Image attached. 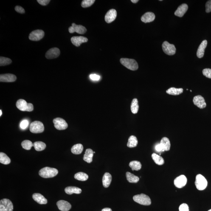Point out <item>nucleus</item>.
Masks as SVG:
<instances>
[{
    "mask_svg": "<svg viewBox=\"0 0 211 211\" xmlns=\"http://www.w3.org/2000/svg\"><path fill=\"white\" fill-rule=\"evenodd\" d=\"M159 144L162 146L164 151L170 150V143L169 140L168 138L165 137L163 138Z\"/></svg>",
    "mask_w": 211,
    "mask_h": 211,
    "instance_id": "nucleus-26",
    "label": "nucleus"
},
{
    "mask_svg": "<svg viewBox=\"0 0 211 211\" xmlns=\"http://www.w3.org/2000/svg\"><path fill=\"white\" fill-rule=\"evenodd\" d=\"M129 166L131 168L132 170L138 171L142 168V164L139 161H133L130 163Z\"/></svg>",
    "mask_w": 211,
    "mask_h": 211,
    "instance_id": "nucleus-34",
    "label": "nucleus"
},
{
    "mask_svg": "<svg viewBox=\"0 0 211 211\" xmlns=\"http://www.w3.org/2000/svg\"><path fill=\"white\" fill-rule=\"evenodd\" d=\"M133 199L136 202L143 205L149 206L151 204L150 197L145 194H142L135 195L133 197Z\"/></svg>",
    "mask_w": 211,
    "mask_h": 211,
    "instance_id": "nucleus-3",
    "label": "nucleus"
},
{
    "mask_svg": "<svg viewBox=\"0 0 211 211\" xmlns=\"http://www.w3.org/2000/svg\"><path fill=\"white\" fill-rule=\"evenodd\" d=\"M53 122L55 128L59 130H65L68 128L67 123L66 120L61 118H56L54 119Z\"/></svg>",
    "mask_w": 211,
    "mask_h": 211,
    "instance_id": "nucleus-9",
    "label": "nucleus"
},
{
    "mask_svg": "<svg viewBox=\"0 0 211 211\" xmlns=\"http://www.w3.org/2000/svg\"><path fill=\"white\" fill-rule=\"evenodd\" d=\"M44 32L43 30L37 29L31 32L29 38L32 41H37L41 40L44 37Z\"/></svg>",
    "mask_w": 211,
    "mask_h": 211,
    "instance_id": "nucleus-10",
    "label": "nucleus"
},
{
    "mask_svg": "<svg viewBox=\"0 0 211 211\" xmlns=\"http://www.w3.org/2000/svg\"><path fill=\"white\" fill-rule=\"evenodd\" d=\"M163 50L167 55L172 56L176 53V49L174 45L171 44L168 42L165 41L162 45Z\"/></svg>",
    "mask_w": 211,
    "mask_h": 211,
    "instance_id": "nucleus-7",
    "label": "nucleus"
},
{
    "mask_svg": "<svg viewBox=\"0 0 211 211\" xmlns=\"http://www.w3.org/2000/svg\"><path fill=\"white\" fill-rule=\"evenodd\" d=\"M37 1L40 5L46 6L51 1L50 0H37Z\"/></svg>",
    "mask_w": 211,
    "mask_h": 211,
    "instance_id": "nucleus-46",
    "label": "nucleus"
},
{
    "mask_svg": "<svg viewBox=\"0 0 211 211\" xmlns=\"http://www.w3.org/2000/svg\"><path fill=\"white\" fill-rule=\"evenodd\" d=\"M58 170L56 169L49 167H45L42 169L39 172V174L42 177L45 178L54 177L58 174Z\"/></svg>",
    "mask_w": 211,
    "mask_h": 211,
    "instance_id": "nucleus-1",
    "label": "nucleus"
},
{
    "mask_svg": "<svg viewBox=\"0 0 211 211\" xmlns=\"http://www.w3.org/2000/svg\"><path fill=\"white\" fill-rule=\"evenodd\" d=\"M57 205L58 209L61 211H69L72 207L70 203L64 200H60L57 202Z\"/></svg>",
    "mask_w": 211,
    "mask_h": 211,
    "instance_id": "nucleus-16",
    "label": "nucleus"
},
{
    "mask_svg": "<svg viewBox=\"0 0 211 211\" xmlns=\"http://www.w3.org/2000/svg\"><path fill=\"white\" fill-rule=\"evenodd\" d=\"M21 145L25 150H29L33 146V144L30 140H25L22 142Z\"/></svg>",
    "mask_w": 211,
    "mask_h": 211,
    "instance_id": "nucleus-37",
    "label": "nucleus"
},
{
    "mask_svg": "<svg viewBox=\"0 0 211 211\" xmlns=\"http://www.w3.org/2000/svg\"><path fill=\"white\" fill-rule=\"evenodd\" d=\"M94 154V151L92 150L91 149H87L84 155L83 160L88 163H91L92 162Z\"/></svg>",
    "mask_w": 211,
    "mask_h": 211,
    "instance_id": "nucleus-23",
    "label": "nucleus"
},
{
    "mask_svg": "<svg viewBox=\"0 0 211 211\" xmlns=\"http://www.w3.org/2000/svg\"><path fill=\"white\" fill-rule=\"evenodd\" d=\"M194 104L200 109H203L206 107V104L204 99L202 96L200 95L195 96L194 97Z\"/></svg>",
    "mask_w": 211,
    "mask_h": 211,
    "instance_id": "nucleus-13",
    "label": "nucleus"
},
{
    "mask_svg": "<svg viewBox=\"0 0 211 211\" xmlns=\"http://www.w3.org/2000/svg\"><path fill=\"white\" fill-rule=\"evenodd\" d=\"M139 1V0H131V2L133 3H136Z\"/></svg>",
    "mask_w": 211,
    "mask_h": 211,
    "instance_id": "nucleus-49",
    "label": "nucleus"
},
{
    "mask_svg": "<svg viewBox=\"0 0 211 211\" xmlns=\"http://www.w3.org/2000/svg\"><path fill=\"white\" fill-rule=\"evenodd\" d=\"M188 9V6L186 4H183L179 6L177 10L175 12L174 14L176 16L182 17L184 14L187 12Z\"/></svg>",
    "mask_w": 211,
    "mask_h": 211,
    "instance_id": "nucleus-19",
    "label": "nucleus"
},
{
    "mask_svg": "<svg viewBox=\"0 0 211 211\" xmlns=\"http://www.w3.org/2000/svg\"><path fill=\"white\" fill-rule=\"evenodd\" d=\"M0 113H1V114H0V116H1V115H2V110H0Z\"/></svg>",
    "mask_w": 211,
    "mask_h": 211,
    "instance_id": "nucleus-50",
    "label": "nucleus"
},
{
    "mask_svg": "<svg viewBox=\"0 0 211 211\" xmlns=\"http://www.w3.org/2000/svg\"><path fill=\"white\" fill-rule=\"evenodd\" d=\"M90 78L93 81H98L100 80V76L96 74H91L90 75Z\"/></svg>",
    "mask_w": 211,
    "mask_h": 211,
    "instance_id": "nucleus-45",
    "label": "nucleus"
},
{
    "mask_svg": "<svg viewBox=\"0 0 211 211\" xmlns=\"http://www.w3.org/2000/svg\"><path fill=\"white\" fill-rule=\"evenodd\" d=\"M112 180V176L109 173L105 174L102 178V184L104 187L108 188L109 187Z\"/></svg>",
    "mask_w": 211,
    "mask_h": 211,
    "instance_id": "nucleus-24",
    "label": "nucleus"
},
{
    "mask_svg": "<svg viewBox=\"0 0 211 211\" xmlns=\"http://www.w3.org/2000/svg\"><path fill=\"white\" fill-rule=\"evenodd\" d=\"M32 198L36 202L39 204H46L47 203L46 199L39 193L34 194L32 195Z\"/></svg>",
    "mask_w": 211,
    "mask_h": 211,
    "instance_id": "nucleus-22",
    "label": "nucleus"
},
{
    "mask_svg": "<svg viewBox=\"0 0 211 211\" xmlns=\"http://www.w3.org/2000/svg\"><path fill=\"white\" fill-rule=\"evenodd\" d=\"M155 149L158 152H164V150L160 144H158L155 147Z\"/></svg>",
    "mask_w": 211,
    "mask_h": 211,
    "instance_id": "nucleus-47",
    "label": "nucleus"
},
{
    "mask_svg": "<svg viewBox=\"0 0 211 211\" xmlns=\"http://www.w3.org/2000/svg\"><path fill=\"white\" fill-rule=\"evenodd\" d=\"M138 143L137 138L135 136L132 135L129 138L127 146L130 148H133L136 147Z\"/></svg>",
    "mask_w": 211,
    "mask_h": 211,
    "instance_id": "nucleus-29",
    "label": "nucleus"
},
{
    "mask_svg": "<svg viewBox=\"0 0 211 211\" xmlns=\"http://www.w3.org/2000/svg\"><path fill=\"white\" fill-rule=\"evenodd\" d=\"M95 2V0H84L81 3L82 7H91Z\"/></svg>",
    "mask_w": 211,
    "mask_h": 211,
    "instance_id": "nucleus-39",
    "label": "nucleus"
},
{
    "mask_svg": "<svg viewBox=\"0 0 211 211\" xmlns=\"http://www.w3.org/2000/svg\"><path fill=\"white\" fill-rule=\"evenodd\" d=\"M86 29L84 26L82 25H77L75 23H72V26L70 27L69 31L70 33H73L74 32L80 34H83L86 32Z\"/></svg>",
    "mask_w": 211,
    "mask_h": 211,
    "instance_id": "nucleus-11",
    "label": "nucleus"
},
{
    "mask_svg": "<svg viewBox=\"0 0 211 211\" xmlns=\"http://www.w3.org/2000/svg\"><path fill=\"white\" fill-rule=\"evenodd\" d=\"M187 178L184 175H181L177 177L174 180V185L178 188H182L187 184Z\"/></svg>",
    "mask_w": 211,
    "mask_h": 211,
    "instance_id": "nucleus-14",
    "label": "nucleus"
},
{
    "mask_svg": "<svg viewBox=\"0 0 211 211\" xmlns=\"http://www.w3.org/2000/svg\"><path fill=\"white\" fill-rule=\"evenodd\" d=\"M126 177L127 180L131 183H136L139 180V177L135 176L130 172H127L126 173Z\"/></svg>",
    "mask_w": 211,
    "mask_h": 211,
    "instance_id": "nucleus-32",
    "label": "nucleus"
},
{
    "mask_svg": "<svg viewBox=\"0 0 211 211\" xmlns=\"http://www.w3.org/2000/svg\"><path fill=\"white\" fill-rule=\"evenodd\" d=\"M120 62L123 66L130 70L136 71L139 68L137 62L134 59L122 58L120 60Z\"/></svg>",
    "mask_w": 211,
    "mask_h": 211,
    "instance_id": "nucleus-2",
    "label": "nucleus"
},
{
    "mask_svg": "<svg viewBox=\"0 0 211 211\" xmlns=\"http://www.w3.org/2000/svg\"><path fill=\"white\" fill-rule=\"evenodd\" d=\"M179 211H189L188 205L185 203L181 204L179 207Z\"/></svg>",
    "mask_w": 211,
    "mask_h": 211,
    "instance_id": "nucleus-42",
    "label": "nucleus"
},
{
    "mask_svg": "<svg viewBox=\"0 0 211 211\" xmlns=\"http://www.w3.org/2000/svg\"><path fill=\"white\" fill-rule=\"evenodd\" d=\"M60 53V49L58 48H51L47 52L46 54V58L48 59L57 58L59 56Z\"/></svg>",
    "mask_w": 211,
    "mask_h": 211,
    "instance_id": "nucleus-12",
    "label": "nucleus"
},
{
    "mask_svg": "<svg viewBox=\"0 0 211 211\" xmlns=\"http://www.w3.org/2000/svg\"><path fill=\"white\" fill-rule=\"evenodd\" d=\"M74 178L79 181H85L88 179V176L86 174L83 172H79L74 175Z\"/></svg>",
    "mask_w": 211,
    "mask_h": 211,
    "instance_id": "nucleus-36",
    "label": "nucleus"
},
{
    "mask_svg": "<svg viewBox=\"0 0 211 211\" xmlns=\"http://www.w3.org/2000/svg\"><path fill=\"white\" fill-rule=\"evenodd\" d=\"M101 211H112V209L110 208H106L102 209Z\"/></svg>",
    "mask_w": 211,
    "mask_h": 211,
    "instance_id": "nucleus-48",
    "label": "nucleus"
},
{
    "mask_svg": "<svg viewBox=\"0 0 211 211\" xmlns=\"http://www.w3.org/2000/svg\"><path fill=\"white\" fill-rule=\"evenodd\" d=\"M203 74L206 77L211 79V69H205L203 71Z\"/></svg>",
    "mask_w": 211,
    "mask_h": 211,
    "instance_id": "nucleus-40",
    "label": "nucleus"
},
{
    "mask_svg": "<svg viewBox=\"0 0 211 211\" xmlns=\"http://www.w3.org/2000/svg\"><path fill=\"white\" fill-rule=\"evenodd\" d=\"M211 211V209H209V211Z\"/></svg>",
    "mask_w": 211,
    "mask_h": 211,
    "instance_id": "nucleus-51",
    "label": "nucleus"
},
{
    "mask_svg": "<svg viewBox=\"0 0 211 211\" xmlns=\"http://www.w3.org/2000/svg\"><path fill=\"white\" fill-rule=\"evenodd\" d=\"M183 91H184V90L183 88L171 87L167 90L166 93L167 94L171 95L177 96L182 94Z\"/></svg>",
    "mask_w": 211,
    "mask_h": 211,
    "instance_id": "nucleus-28",
    "label": "nucleus"
},
{
    "mask_svg": "<svg viewBox=\"0 0 211 211\" xmlns=\"http://www.w3.org/2000/svg\"><path fill=\"white\" fill-rule=\"evenodd\" d=\"M33 147L37 151H40L44 150L46 148V144L42 142H36L34 143Z\"/></svg>",
    "mask_w": 211,
    "mask_h": 211,
    "instance_id": "nucleus-35",
    "label": "nucleus"
},
{
    "mask_svg": "<svg viewBox=\"0 0 211 211\" xmlns=\"http://www.w3.org/2000/svg\"><path fill=\"white\" fill-rule=\"evenodd\" d=\"M71 41L74 46L79 47L81 43L87 42L88 39L86 37L82 36L74 37L71 38Z\"/></svg>",
    "mask_w": 211,
    "mask_h": 211,
    "instance_id": "nucleus-18",
    "label": "nucleus"
},
{
    "mask_svg": "<svg viewBox=\"0 0 211 211\" xmlns=\"http://www.w3.org/2000/svg\"><path fill=\"white\" fill-rule=\"evenodd\" d=\"M155 15L153 12H148L143 15L141 18V21L145 23L151 22L154 21Z\"/></svg>",
    "mask_w": 211,
    "mask_h": 211,
    "instance_id": "nucleus-21",
    "label": "nucleus"
},
{
    "mask_svg": "<svg viewBox=\"0 0 211 211\" xmlns=\"http://www.w3.org/2000/svg\"><path fill=\"white\" fill-rule=\"evenodd\" d=\"M195 184L198 190H204L207 187L208 182L204 176L201 174H199L196 176Z\"/></svg>",
    "mask_w": 211,
    "mask_h": 211,
    "instance_id": "nucleus-5",
    "label": "nucleus"
},
{
    "mask_svg": "<svg viewBox=\"0 0 211 211\" xmlns=\"http://www.w3.org/2000/svg\"><path fill=\"white\" fill-rule=\"evenodd\" d=\"M29 122L27 120H24L20 123V127L22 130L26 129L28 126Z\"/></svg>",
    "mask_w": 211,
    "mask_h": 211,
    "instance_id": "nucleus-41",
    "label": "nucleus"
},
{
    "mask_svg": "<svg viewBox=\"0 0 211 211\" xmlns=\"http://www.w3.org/2000/svg\"><path fill=\"white\" fill-rule=\"evenodd\" d=\"M12 62V60L10 58L1 56L0 57V66H6L10 64Z\"/></svg>",
    "mask_w": 211,
    "mask_h": 211,
    "instance_id": "nucleus-38",
    "label": "nucleus"
},
{
    "mask_svg": "<svg viewBox=\"0 0 211 211\" xmlns=\"http://www.w3.org/2000/svg\"><path fill=\"white\" fill-rule=\"evenodd\" d=\"M15 10L17 12L21 14L25 13V10L22 7L19 6H17L15 7Z\"/></svg>",
    "mask_w": 211,
    "mask_h": 211,
    "instance_id": "nucleus-44",
    "label": "nucleus"
},
{
    "mask_svg": "<svg viewBox=\"0 0 211 211\" xmlns=\"http://www.w3.org/2000/svg\"><path fill=\"white\" fill-rule=\"evenodd\" d=\"M29 130L31 132L34 133H42L44 130V125L41 122L35 121L31 124Z\"/></svg>",
    "mask_w": 211,
    "mask_h": 211,
    "instance_id": "nucleus-6",
    "label": "nucleus"
},
{
    "mask_svg": "<svg viewBox=\"0 0 211 211\" xmlns=\"http://www.w3.org/2000/svg\"><path fill=\"white\" fill-rule=\"evenodd\" d=\"M17 80L16 76L11 74H1L0 81L2 82H13Z\"/></svg>",
    "mask_w": 211,
    "mask_h": 211,
    "instance_id": "nucleus-17",
    "label": "nucleus"
},
{
    "mask_svg": "<svg viewBox=\"0 0 211 211\" xmlns=\"http://www.w3.org/2000/svg\"><path fill=\"white\" fill-rule=\"evenodd\" d=\"M211 12V0L207 1L206 4V12L209 13Z\"/></svg>",
    "mask_w": 211,
    "mask_h": 211,
    "instance_id": "nucleus-43",
    "label": "nucleus"
},
{
    "mask_svg": "<svg viewBox=\"0 0 211 211\" xmlns=\"http://www.w3.org/2000/svg\"><path fill=\"white\" fill-rule=\"evenodd\" d=\"M13 204L10 200L4 199L0 201V211H13Z\"/></svg>",
    "mask_w": 211,
    "mask_h": 211,
    "instance_id": "nucleus-8",
    "label": "nucleus"
},
{
    "mask_svg": "<svg viewBox=\"0 0 211 211\" xmlns=\"http://www.w3.org/2000/svg\"><path fill=\"white\" fill-rule=\"evenodd\" d=\"M94 153H95V152H94Z\"/></svg>",
    "mask_w": 211,
    "mask_h": 211,
    "instance_id": "nucleus-52",
    "label": "nucleus"
},
{
    "mask_svg": "<svg viewBox=\"0 0 211 211\" xmlns=\"http://www.w3.org/2000/svg\"><path fill=\"white\" fill-rule=\"evenodd\" d=\"M83 145L81 144H78L73 146L71 150L74 154L80 155L83 152Z\"/></svg>",
    "mask_w": 211,
    "mask_h": 211,
    "instance_id": "nucleus-27",
    "label": "nucleus"
},
{
    "mask_svg": "<svg viewBox=\"0 0 211 211\" xmlns=\"http://www.w3.org/2000/svg\"><path fill=\"white\" fill-rule=\"evenodd\" d=\"M207 45V41L206 40H203L199 45L197 52V56L198 58H201L204 56L205 49Z\"/></svg>",
    "mask_w": 211,
    "mask_h": 211,
    "instance_id": "nucleus-20",
    "label": "nucleus"
},
{
    "mask_svg": "<svg viewBox=\"0 0 211 211\" xmlns=\"http://www.w3.org/2000/svg\"><path fill=\"white\" fill-rule=\"evenodd\" d=\"M152 158L155 163L158 165H162L165 163L164 158L156 153H154L152 155Z\"/></svg>",
    "mask_w": 211,
    "mask_h": 211,
    "instance_id": "nucleus-30",
    "label": "nucleus"
},
{
    "mask_svg": "<svg viewBox=\"0 0 211 211\" xmlns=\"http://www.w3.org/2000/svg\"><path fill=\"white\" fill-rule=\"evenodd\" d=\"M18 109L23 111H32L33 110V105L32 103H27L25 100L20 99L16 103Z\"/></svg>",
    "mask_w": 211,
    "mask_h": 211,
    "instance_id": "nucleus-4",
    "label": "nucleus"
},
{
    "mask_svg": "<svg viewBox=\"0 0 211 211\" xmlns=\"http://www.w3.org/2000/svg\"><path fill=\"white\" fill-rule=\"evenodd\" d=\"M117 11L115 9H111L108 11L105 16V20L107 23L112 22L117 17Z\"/></svg>",
    "mask_w": 211,
    "mask_h": 211,
    "instance_id": "nucleus-15",
    "label": "nucleus"
},
{
    "mask_svg": "<svg viewBox=\"0 0 211 211\" xmlns=\"http://www.w3.org/2000/svg\"><path fill=\"white\" fill-rule=\"evenodd\" d=\"M65 192L68 194L71 195L73 194H80L82 192L81 189L75 187H66L65 189Z\"/></svg>",
    "mask_w": 211,
    "mask_h": 211,
    "instance_id": "nucleus-25",
    "label": "nucleus"
},
{
    "mask_svg": "<svg viewBox=\"0 0 211 211\" xmlns=\"http://www.w3.org/2000/svg\"><path fill=\"white\" fill-rule=\"evenodd\" d=\"M139 109V102L137 99H133L132 101L131 110L132 113L133 114H136L138 112Z\"/></svg>",
    "mask_w": 211,
    "mask_h": 211,
    "instance_id": "nucleus-31",
    "label": "nucleus"
},
{
    "mask_svg": "<svg viewBox=\"0 0 211 211\" xmlns=\"http://www.w3.org/2000/svg\"><path fill=\"white\" fill-rule=\"evenodd\" d=\"M0 162L4 165H8L10 163L11 159L6 154L1 152L0 153Z\"/></svg>",
    "mask_w": 211,
    "mask_h": 211,
    "instance_id": "nucleus-33",
    "label": "nucleus"
}]
</instances>
